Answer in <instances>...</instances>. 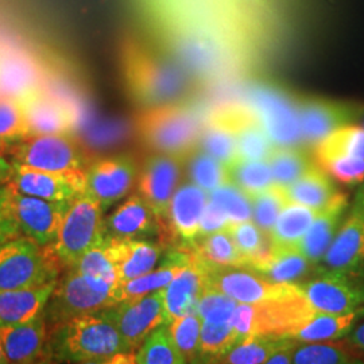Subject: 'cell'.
<instances>
[{
    "mask_svg": "<svg viewBox=\"0 0 364 364\" xmlns=\"http://www.w3.org/2000/svg\"><path fill=\"white\" fill-rule=\"evenodd\" d=\"M185 174V158L151 153L144 158L136 180V193L151 207L164 227L161 243L166 247L176 243L169 227L171 197L181 185Z\"/></svg>",
    "mask_w": 364,
    "mask_h": 364,
    "instance_id": "obj_11",
    "label": "cell"
},
{
    "mask_svg": "<svg viewBox=\"0 0 364 364\" xmlns=\"http://www.w3.org/2000/svg\"><path fill=\"white\" fill-rule=\"evenodd\" d=\"M231 224V220L227 215L224 208L219 205L218 203L209 200L205 205V209L203 212L201 220H200V227H198V234L197 237H203L207 235L215 234L223 230H227ZM196 237V239H197Z\"/></svg>",
    "mask_w": 364,
    "mask_h": 364,
    "instance_id": "obj_50",
    "label": "cell"
},
{
    "mask_svg": "<svg viewBox=\"0 0 364 364\" xmlns=\"http://www.w3.org/2000/svg\"><path fill=\"white\" fill-rule=\"evenodd\" d=\"M13 174V164L6 158V154L0 150V185L9 181Z\"/></svg>",
    "mask_w": 364,
    "mask_h": 364,
    "instance_id": "obj_52",
    "label": "cell"
},
{
    "mask_svg": "<svg viewBox=\"0 0 364 364\" xmlns=\"http://www.w3.org/2000/svg\"><path fill=\"white\" fill-rule=\"evenodd\" d=\"M208 198L207 192L193 182L181 183L171 197L169 227L174 240L178 237L181 246L193 245Z\"/></svg>",
    "mask_w": 364,
    "mask_h": 364,
    "instance_id": "obj_25",
    "label": "cell"
},
{
    "mask_svg": "<svg viewBox=\"0 0 364 364\" xmlns=\"http://www.w3.org/2000/svg\"><path fill=\"white\" fill-rule=\"evenodd\" d=\"M22 107L31 135H75L77 119L68 105L45 91L36 92L23 99Z\"/></svg>",
    "mask_w": 364,
    "mask_h": 364,
    "instance_id": "obj_21",
    "label": "cell"
},
{
    "mask_svg": "<svg viewBox=\"0 0 364 364\" xmlns=\"http://www.w3.org/2000/svg\"><path fill=\"white\" fill-rule=\"evenodd\" d=\"M117 270L119 284L138 278L156 269L165 246L149 240L115 239Z\"/></svg>",
    "mask_w": 364,
    "mask_h": 364,
    "instance_id": "obj_28",
    "label": "cell"
},
{
    "mask_svg": "<svg viewBox=\"0 0 364 364\" xmlns=\"http://www.w3.org/2000/svg\"><path fill=\"white\" fill-rule=\"evenodd\" d=\"M201 326L203 318L197 313L174 318L169 324L171 338L185 363H193L200 358Z\"/></svg>",
    "mask_w": 364,
    "mask_h": 364,
    "instance_id": "obj_45",
    "label": "cell"
},
{
    "mask_svg": "<svg viewBox=\"0 0 364 364\" xmlns=\"http://www.w3.org/2000/svg\"><path fill=\"white\" fill-rule=\"evenodd\" d=\"M289 338L254 335L240 340L237 344L223 355L219 363L257 364L267 363L274 352L284 347Z\"/></svg>",
    "mask_w": 364,
    "mask_h": 364,
    "instance_id": "obj_36",
    "label": "cell"
},
{
    "mask_svg": "<svg viewBox=\"0 0 364 364\" xmlns=\"http://www.w3.org/2000/svg\"><path fill=\"white\" fill-rule=\"evenodd\" d=\"M230 181L240 188L246 195L260 193L274 185L273 174L266 161L235 159L227 166Z\"/></svg>",
    "mask_w": 364,
    "mask_h": 364,
    "instance_id": "obj_40",
    "label": "cell"
},
{
    "mask_svg": "<svg viewBox=\"0 0 364 364\" xmlns=\"http://www.w3.org/2000/svg\"><path fill=\"white\" fill-rule=\"evenodd\" d=\"M3 350L9 363H34L49 348V326L41 312L22 324L0 328Z\"/></svg>",
    "mask_w": 364,
    "mask_h": 364,
    "instance_id": "obj_23",
    "label": "cell"
},
{
    "mask_svg": "<svg viewBox=\"0 0 364 364\" xmlns=\"http://www.w3.org/2000/svg\"><path fill=\"white\" fill-rule=\"evenodd\" d=\"M293 363L297 364H344L364 363V353L351 341L332 340L324 343L305 344L293 348Z\"/></svg>",
    "mask_w": 364,
    "mask_h": 364,
    "instance_id": "obj_31",
    "label": "cell"
},
{
    "mask_svg": "<svg viewBox=\"0 0 364 364\" xmlns=\"http://www.w3.org/2000/svg\"><path fill=\"white\" fill-rule=\"evenodd\" d=\"M245 102L255 111L275 147L304 146L296 93L273 84H257L248 88Z\"/></svg>",
    "mask_w": 364,
    "mask_h": 364,
    "instance_id": "obj_8",
    "label": "cell"
},
{
    "mask_svg": "<svg viewBox=\"0 0 364 364\" xmlns=\"http://www.w3.org/2000/svg\"><path fill=\"white\" fill-rule=\"evenodd\" d=\"M321 262L328 270L364 273V182Z\"/></svg>",
    "mask_w": 364,
    "mask_h": 364,
    "instance_id": "obj_18",
    "label": "cell"
},
{
    "mask_svg": "<svg viewBox=\"0 0 364 364\" xmlns=\"http://www.w3.org/2000/svg\"><path fill=\"white\" fill-rule=\"evenodd\" d=\"M248 197L252 204V219L255 224L264 232H270L281 210L289 203L285 188L273 185L260 193Z\"/></svg>",
    "mask_w": 364,
    "mask_h": 364,
    "instance_id": "obj_46",
    "label": "cell"
},
{
    "mask_svg": "<svg viewBox=\"0 0 364 364\" xmlns=\"http://www.w3.org/2000/svg\"><path fill=\"white\" fill-rule=\"evenodd\" d=\"M192 246L195 248L196 252L200 255V258L207 262L208 264L237 267V269L246 270V266H247L246 258L236 247L228 228L215 234L197 237Z\"/></svg>",
    "mask_w": 364,
    "mask_h": 364,
    "instance_id": "obj_34",
    "label": "cell"
},
{
    "mask_svg": "<svg viewBox=\"0 0 364 364\" xmlns=\"http://www.w3.org/2000/svg\"><path fill=\"white\" fill-rule=\"evenodd\" d=\"M362 313L363 311L360 309L346 314L317 312L306 324L297 328L287 338L301 343H314L341 338L351 331L358 316Z\"/></svg>",
    "mask_w": 364,
    "mask_h": 364,
    "instance_id": "obj_32",
    "label": "cell"
},
{
    "mask_svg": "<svg viewBox=\"0 0 364 364\" xmlns=\"http://www.w3.org/2000/svg\"><path fill=\"white\" fill-rule=\"evenodd\" d=\"M266 162L272 169L274 185L287 188L304 176L316 161L301 147H275Z\"/></svg>",
    "mask_w": 364,
    "mask_h": 364,
    "instance_id": "obj_39",
    "label": "cell"
},
{
    "mask_svg": "<svg viewBox=\"0 0 364 364\" xmlns=\"http://www.w3.org/2000/svg\"><path fill=\"white\" fill-rule=\"evenodd\" d=\"M328 174L346 185L364 182V158L355 156H333L317 162Z\"/></svg>",
    "mask_w": 364,
    "mask_h": 364,
    "instance_id": "obj_49",
    "label": "cell"
},
{
    "mask_svg": "<svg viewBox=\"0 0 364 364\" xmlns=\"http://www.w3.org/2000/svg\"><path fill=\"white\" fill-rule=\"evenodd\" d=\"M302 142L314 147L329 134L363 117L364 105L353 100L296 95Z\"/></svg>",
    "mask_w": 364,
    "mask_h": 364,
    "instance_id": "obj_14",
    "label": "cell"
},
{
    "mask_svg": "<svg viewBox=\"0 0 364 364\" xmlns=\"http://www.w3.org/2000/svg\"><path fill=\"white\" fill-rule=\"evenodd\" d=\"M30 136L26 115L22 103L10 99H0V150L6 151Z\"/></svg>",
    "mask_w": 364,
    "mask_h": 364,
    "instance_id": "obj_43",
    "label": "cell"
},
{
    "mask_svg": "<svg viewBox=\"0 0 364 364\" xmlns=\"http://www.w3.org/2000/svg\"><path fill=\"white\" fill-rule=\"evenodd\" d=\"M204 119L188 102L139 108L134 131L151 153L186 156L198 147Z\"/></svg>",
    "mask_w": 364,
    "mask_h": 364,
    "instance_id": "obj_4",
    "label": "cell"
},
{
    "mask_svg": "<svg viewBox=\"0 0 364 364\" xmlns=\"http://www.w3.org/2000/svg\"><path fill=\"white\" fill-rule=\"evenodd\" d=\"M185 176L208 193L223 183L231 182L227 168L220 161L198 147L185 158Z\"/></svg>",
    "mask_w": 364,
    "mask_h": 364,
    "instance_id": "obj_38",
    "label": "cell"
},
{
    "mask_svg": "<svg viewBox=\"0 0 364 364\" xmlns=\"http://www.w3.org/2000/svg\"><path fill=\"white\" fill-rule=\"evenodd\" d=\"M105 209L91 196L81 193L73 198L53 243L63 267H72L82 254L105 236Z\"/></svg>",
    "mask_w": 364,
    "mask_h": 364,
    "instance_id": "obj_9",
    "label": "cell"
},
{
    "mask_svg": "<svg viewBox=\"0 0 364 364\" xmlns=\"http://www.w3.org/2000/svg\"><path fill=\"white\" fill-rule=\"evenodd\" d=\"M236 306H237L236 299L205 284L201 297L198 299L197 314L204 321L227 323V321H231V317L234 314Z\"/></svg>",
    "mask_w": 364,
    "mask_h": 364,
    "instance_id": "obj_48",
    "label": "cell"
},
{
    "mask_svg": "<svg viewBox=\"0 0 364 364\" xmlns=\"http://www.w3.org/2000/svg\"><path fill=\"white\" fill-rule=\"evenodd\" d=\"M119 65L126 92L139 108L186 102L197 85L162 48L132 34L119 43Z\"/></svg>",
    "mask_w": 364,
    "mask_h": 364,
    "instance_id": "obj_2",
    "label": "cell"
},
{
    "mask_svg": "<svg viewBox=\"0 0 364 364\" xmlns=\"http://www.w3.org/2000/svg\"><path fill=\"white\" fill-rule=\"evenodd\" d=\"M7 363H9V360H7V356H6L4 350H3V343H1V338H0V364Z\"/></svg>",
    "mask_w": 364,
    "mask_h": 364,
    "instance_id": "obj_54",
    "label": "cell"
},
{
    "mask_svg": "<svg viewBox=\"0 0 364 364\" xmlns=\"http://www.w3.org/2000/svg\"><path fill=\"white\" fill-rule=\"evenodd\" d=\"M122 352H126L123 338L107 308L57 326L48 356L68 363H111Z\"/></svg>",
    "mask_w": 364,
    "mask_h": 364,
    "instance_id": "obj_3",
    "label": "cell"
},
{
    "mask_svg": "<svg viewBox=\"0 0 364 364\" xmlns=\"http://www.w3.org/2000/svg\"><path fill=\"white\" fill-rule=\"evenodd\" d=\"M135 363L141 364H182V358L170 333L169 324L158 326L135 355Z\"/></svg>",
    "mask_w": 364,
    "mask_h": 364,
    "instance_id": "obj_41",
    "label": "cell"
},
{
    "mask_svg": "<svg viewBox=\"0 0 364 364\" xmlns=\"http://www.w3.org/2000/svg\"><path fill=\"white\" fill-rule=\"evenodd\" d=\"M154 1L162 49L205 85L250 72L279 27L270 0Z\"/></svg>",
    "mask_w": 364,
    "mask_h": 364,
    "instance_id": "obj_1",
    "label": "cell"
},
{
    "mask_svg": "<svg viewBox=\"0 0 364 364\" xmlns=\"http://www.w3.org/2000/svg\"><path fill=\"white\" fill-rule=\"evenodd\" d=\"M237 343L239 338L231 321L212 323L203 320L200 336V358L208 359L209 362L210 359H215L213 362H218L223 355H225Z\"/></svg>",
    "mask_w": 364,
    "mask_h": 364,
    "instance_id": "obj_44",
    "label": "cell"
},
{
    "mask_svg": "<svg viewBox=\"0 0 364 364\" xmlns=\"http://www.w3.org/2000/svg\"><path fill=\"white\" fill-rule=\"evenodd\" d=\"M317 311L313 309L302 291L284 299L262 304L237 305L231 324L239 341L254 335L287 338L297 328L306 324Z\"/></svg>",
    "mask_w": 364,
    "mask_h": 364,
    "instance_id": "obj_6",
    "label": "cell"
},
{
    "mask_svg": "<svg viewBox=\"0 0 364 364\" xmlns=\"http://www.w3.org/2000/svg\"><path fill=\"white\" fill-rule=\"evenodd\" d=\"M198 149L216 158L227 168L237 159L234 134L220 123L204 119Z\"/></svg>",
    "mask_w": 364,
    "mask_h": 364,
    "instance_id": "obj_42",
    "label": "cell"
},
{
    "mask_svg": "<svg viewBox=\"0 0 364 364\" xmlns=\"http://www.w3.org/2000/svg\"><path fill=\"white\" fill-rule=\"evenodd\" d=\"M355 156L364 158V129L356 124L343 126L313 147V159L320 162L329 156Z\"/></svg>",
    "mask_w": 364,
    "mask_h": 364,
    "instance_id": "obj_37",
    "label": "cell"
},
{
    "mask_svg": "<svg viewBox=\"0 0 364 364\" xmlns=\"http://www.w3.org/2000/svg\"><path fill=\"white\" fill-rule=\"evenodd\" d=\"M117 285L81 274L75 267L66 269L43 309L48 326L57 328L78 316L115 306Z\"/></svg>",
    "mask_w": 364,
    "mask_h": 364,
    "instance_id": "obj_5",
    "label": "cell"
},
{
    "mask_svg": "<svg viewBox=\"0 0 364 364\" xmlns=\"http://www.w3.org/2000/svg\"><path fill=\"white\" fill-rule=\"evenodd\" d=\"M318 264L308 259L299 246H275L273 257L257 273L278 284L297 285L306 281L317 272Z\"/></svg>",
    "mask_w": 364,
    "mask_h": 364,
    "instance_id": "obj_30",
    "label": "cell"
},
{
    "mask_svg": "<svg viewBox=\"0 0 364 364\" xmlns=\"http://www.w3.org/2000/svg\"><path fill=\"white\" fill-rule=\"evenodd\" d=\"M299 287L317 312L346 314L359 311L364 304V273L336 272L318 266Z\"/></svg>",
    "mask_w": 364,
    "mask_h": 364,
    "instance_id": "obj_12",
    "label": "cell"
},
{
    "mask_svg": "<svg viewBox=\"0 0 364 364\" xmlns=\"http://www.w3.org/2000/svg\"><path fill=\"white\" fill-rule=\"evenodd\" d=\"M317 210L305 205L287 203L275 221L273 230L269 232L274 245L279 247L299 246L301 239L312 225Z\"/></svg>",
    "mask_w": 364,
    "mask_h": 364,
    "instance_id": "obj_33",
    "label": "cell"
},
{
    "mask_svg": "<svg viewBox=\"0 0 364 364\" xmlns=\"http://www.w3.org/2000/svg\"><path fill=\"white\" fill-rule=\"evenodd\" d=\"M348 208V197L338 192L335 198L318 210L312 225L299 243V251L314 264H320L331 247Z\"/></svg>",
    "mask_w": 364,
    "mask_h": 364,
    "instance_id": "obj_26",
    "label": "cell"
},
{
    "mask_svg": "<svg viewBox=\"0 0 364 364\" xmlns=\"http://www.w3.org/2000/svg\"><path fill=\"white\" fill-rule=\"evenodd\" d=\"M45 75L38 63L27 53L0 48V96L22 102L43 88Z\"/></svg>",
    "mask_w": 364,
    "mask_h": 364,
    "instance_id": "obj_22",
    "label": "cell"
},
{
    "mask_svg": "<svg viewBox=\"0 0 364 364\" xmlns=\"http://www.w3.org/2000/svg\"><path fill=\"white\" fill-rule=\"evenodd\" d=\"M164 227L154 210L138 193L130 196L105 219V235L122 240H147L159 236Z\"/></svg>",
    "mask_w": 364,
    "mask_h": 364,
    "instance_id": "obj_20",
    "label": "cell"
},
{
    "mask_svg": "<svg viewBox=\"0 0 364 364\" xmlns=\"http://www.w3.org/2000/svg\"><path fill=\"white\" fill-rule=\"evenodd\" d=\"M72 267H75L81 274L100 278L111 284H119L114 237L107 235L102 236L90 250L82 254L77 263Z\"/></svg>",
    "mask_w": 364,
    "mask_h": 364,
    "instance_id": "obj_35",
    "label": "cell"
},
{
    "mask_svg": "<svg viewBox=\"0 0 364 364\" xmlns=\"http://www.w3.org/2000/svg\"><path fill=\"white\" fill-rule=\"evenodd\" d=\"M348 340L358 350H360L364 353V321L362 324H359L358 328L353 329V332L348 336Z\"/></svg>",
    "mask_w": 364,
    "mask_h": 364,
    "instance_id": "obj_53",
    "label": "cell"
},
{
    "mask_svg": "<svg viewBox=\"0 0 364 364\" xmlns=\"http://www.w3.org/2000/svg\"><path fill=\"white\" fill-rule=\"evenodd\" d=\"M205 284L240 304H262L284 299L301 291L297 285L272 282L260 274L239 270L237 267L213 266L205 262Z\"/></svg>",
    "mask_w": 364,
    "mask_h": 364,
    "instance_id": "obj_17",
    "label": "cell"
},
{
    "mask_svg": "<svg viewBox=\"0 0 364 364\" xmlns=\"http://www.w3.org/2000/svg\"><path fill=\"white\" fill-rule=\"evenodd\" d=\"M57 282L28 289L1 290L0 328L26 323L39 313L43 312Z\"/></svg>",
    "mask_w": 364,
    "mask_h": 364,
    "instance_id": "obj_27",
    "label": "cell"
},
{
    "mask_svg": "<svg viewBox=\"0 0 364 364\" xmlns=\"http://www.w3.org/2000/svg\"><path fill=\"white\" fill-rule=\"evenodd\" d=\"M22 235L16 228L11 216L9 215L7 209L4 207L1 198H0V245L13 240L16 237H21Z\"/></svg>",
    "mask_w": 364,
    "mask_h": 364,
    "instance_id": "obj_51",
    "label": "cell"
},
{
    "mask_svg": "<svg viewBox=\"0 0 364 364\" xmlns=\"http://www.w3.org/2000/svg\"><path fill=\"white\" fill-rule=\"evenodd\" d=\"M0 198L22 236L41 246L57 240L68 203L43 200L19 192L10 181L0 185Z\"/></svg>",
    "mask_w": 364,
    "mask_h": 364,
    "instance_id": "obj_10",
    "label": "cell"
},
{
    "mask_svg": "<svg viewBox=\"0 0 364 364\" xmlns=\"http://www.w3.org/2000/svg\"><path fill=\"white\" fill-rule=\"evenodd\" d=\"M205 287V262L193 248L192 258L168 287L162 289L164 305L169 324L186 314L197 313L198 299Z\"/></svg>",
    "mask_w": 364,
    "mask_h": 364,
    "instance_id": "obj_24",
    "label": "cell"
},
{
    "mask_svg": "<svg viewBox=\"0 0 364 364\" xmlns=\"http://www.w3.org/2000/svg\"><path fill=\"white\" fill-rule=\"evenodd\" d=\"M209 200L218 203L227 212L231 223L252 219V204L248 195L232 182L223 183L209 193Z\"/></svg>",
    "mask_w": 364,
    "mask_h": 364,
    "instance_id": "obj_47",
    "label": "cell"
},
{
    "mask_svg": "<svg viewBox=\"0 0 364 364\" xmlns=\"http://www.w3.org/2000/svg\"><path fill=\"white\" fill-rule=\"evenodd\" d=\"M6 154L14 164L52 171L85 170L88 165L75 135H31L11 146Z\"/></svg>",
    "mask_w": 364,
    "mask_h": 364,
    "instance_id": "obj_13",
    "label": "cell"
},
{
    "mask_svg": "<svg viewBox=\"0 0 364 364\" xmlns=\"http://www.w3.org/2000/svg\"><path fill=\"white\" fill-rule=\"evenodd\" d=\"M63 269L53 245L41 246L25 236L0 245V291L57 282Z\"/></svg>",
    "mask_w": 364,
    "mask_h": 364,
    "instance_id": "obj_7",
    "label": "cell"
},
{
    "mask_svg": "<svg viewBox=\"0 0 364 364\" xmlns=\"http://www.w3.org/2000/svg\"><path fill=\"white\" fill-rule=\"evenodd\" d=\"M287 201L321 210L335 198L338 191L317 162L301 176L299 180L285 188Z\"/></svg>",
    "mask_w": 364,
    "mask_h": 364,
    "instance_id": "obj_29",
    "label": "cell"
},
{
    "mask_svg": "<svg viewBox=\"0 0 364 364\" xmlns=\"http://www.w3.org/2000/svg\"><path fill=\"white\" fill-rule=\"evenodd\" d=\"M139 168L138 159L130 153L97 158L84 170V193L107 210L130 193L136 185Z\"/></svg>",
    "mask_w": 364,
    "mask_h": 364,
    "instance_id": "obj_15",
    "label": "cell"
},
{
    "mask_svg": "<svg viewBox=\"0 0 364 364\" xmlns=\"http://www.w3.org/2000/svg\"><path fill=\"white\" fill-rule=\"evenodd\" d=\"M13 164V174L9 181L25 193L43 200L68 203L84 193L85 174L84 170L36 169L19 164Z\"/></svg>",
    "mask_w": 364,
    "mask_h": 364,
    "instance_id": "obj_19",
    "label": "cell"
},
{
    "mask_svg": "<svg viewBox=\"0 0 364 364\" xmlns=\"http://www.w3.org/2000/svg\"><path fill=\"white\" fill-rule=\"evenodd\" d=\"M126 352L136 355L147 336L158 326L169 324L162 290L139 299H126L108 308Z\"/></svg>",
    "mask_w": 364,
    "mask_h": 364,
    "instance_id": "obj_16",
    "label": "cell"
},
{
    "mask_svg": "<svg viewBox=\"0 0 364 364\" xmlns=\"http://www.w3.org/2000/svg\"><path fill=\"white\" fill-rule=\"evenodd\" d=\"M0 99H1V96H0Z\"/></svg>",
    "mask_w": 364,
    "mask_h": 364,
    "instance_id": "obj_55",
    "label": "cell"
}]
</instances>
